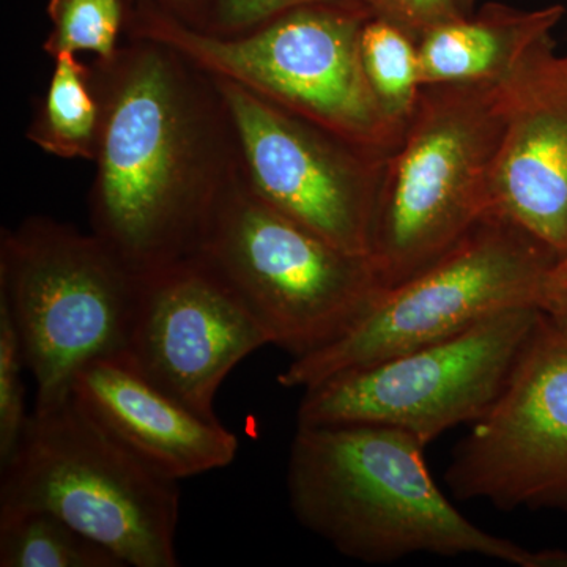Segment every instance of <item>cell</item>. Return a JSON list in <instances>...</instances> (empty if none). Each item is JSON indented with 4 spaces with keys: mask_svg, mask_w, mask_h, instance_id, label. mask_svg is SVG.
Returning <instances> with one entry per match:
<instances>
[{
    "mask_svg": "<svg viewBox=\"0 0 567 567\" xmlns=\"http://www.w3.org/2000/svg\"><path fill=\"white\" fill-rule=\"evenodd\" d=\"M128 37L92 66L103 118L89 212L92 233L147 276L197 252L238 153L215 81L173 48Z\"/></svg>",
    "mask_w": 567,
    "mask_h": 567,
    "instance_id": "6da1fadb",
    "label": "cell"
},
{
    "mask_svg": "<svg viewBox=\"0 0 567 567\" xmlns=\"http://www.w3.org/2000/svg\"><path fill=\"white\" fill-rule=\"evenodd\" d=\"M425 446L393 425L297 424L286 475L295 518L368 565L431 554L528 567L532 551L477 527L436 486Z\"/></svg>",
    "mask_w": 567,
    "mask_h": 567,
    "instance_id": "7a4b0ae2",
    "label": "cell"
},
{
    "mask_svg": "<svg viewBox=\"0 0 567 567\" xmlns=\"http://www.w3.org/2000/svg\"><path fill=\"white\" fill-rule=\"evenodd\" d=\"M363 3L298 7L238 35L194 28L153 0H132L126 33L158 41L215 80L234 82L385 159L404 130L377 102L361 59Z\"/></svg>",
    "mask_w": 567,
    "mask_h": 567,
    "instance_id": "3957f363",
    "label": "cell"
},
{
    "mask_svg": "<svg viewBox=\"0 0 567 567\" xmlns=\"http://www.w3.org/2000/svg\"><path fill=\"white\" fill-rule=\"evenodd\" d=\"M499 84L425 85L380 166L368 256L385 289L450 252L492 207Z\"/></svg>",
    "mask_w": 567,
    "mask_h": 567,
    "instance_id": "277c9868",
    "label": "cell"
},
{
    "mask_svg": "<svg viewBox=\"0 0 567 567\" xmlns=\"http://www.w3.org/2000/svg\"><path fill=\"white\" fill-rule=\"evenodd\" d=\"M0 465V514L50 513L125 567L178 566L181 483L107 434L71 391L35 404L20 443Z\"/></svg>",
    "mask_w": 567,
    "mask_h": 567,
    "instance_id": "5b68a950",
    "label": "cell"
},
{
    "mask_svg": "<svg viewBox=\"0 0 567 567\" xmlns=\"http://www.w3.org/2000/svg\"><path fill=\"white\" fill-rule=\"evenodd\" d=\"M199 256L293 360L352 331L385 287L369 257L346 251L249 188L240 162L205 227Z\"/></svg>",
    "mask_w": 567,
    "mask_h": 567,
    "instance_id": "8992f818",
    "label": "cell"
},
{
    "mask_svg": "<svg viewBox=\"0 0 567 567\" xmlns=\"http://www.w3.org/2000/svg\"><path fill=\"white\" fill-rule=\"evenodd\" d=\"M142 276L95 234L32 216L0 238V301L37 383L35 404L70 394L96 358L125 353Z\"/></svg>",
    "mask_w": 567,
    "mask_h": 567,
    "instance_id": "52a82bcc",
    "label": "cell"
},
{
    "mask_svg": "<svg viewBox=\"0 0 567 567\" xmlns=\"http://www.w3.org/2000/svg\"><path fill=\"white\" fill-rule=\"evenodd\" d=\"M557 254L505 216L488 212L442 259L385 289L344 338L279 374V385L308 390L341 372L434 344L520 306L543 303Z\"/></svg>",
    "mask_w": 567,
    "mask_h": 567,
    "instance_id": "ba28073f",
    "label": "cell"
},
{
    "mask_svg": "<svg viewBox=\"0 0 567 567\" xmlns=\"http://www.w3.org/2000/svg\"><path fill=\"white\" fill-rule=\"evenodd\" d=\"M543 311L520 306L461 333L303 390L297 424H383L424 443L473 424L505 388Z\"/></svg>",
    "mask_w": 567,
    "mask_h": 567,
    "instance_id": "9c48e42d",
    "label": "cell"
},
{
    "mask_svg": "<svg viewBox=\"0 0 567 567\" xmlns=\"http://www.w3.org/2000/svg\"><path fill=\"white\" fill-rule=\"evenodd\" d=\"M445 481L462 502L567 513V331L544 312L494 405L454 450Z\"/></svg>",
    "mask_w": 567,
    "mask_h": 567,
    "instance_id": "30bf717a",
    "label": "cell"
},
{
    "mask_svg": "<svg viewBox=\"0 0 567 567\" xmlns=\"http://www.w3.org/2000/svg\"><path fill=\"white\" fill-rule=\"evenodd\" d=\"M212 80L226 104L249 188L331 244L369 257L383 159L234 82Z\"/></svg>",
    "mask_w": 567,
    "mask_h": 567,
    "instance_id": "8fae6325",
    "label": "cell"
},
{
    "mask_svg": "<svg viewBox=\"0 0 567 567\" xmlns=\"http://www.w3.org/2000/svg\"><path fill=\"white\" fill-rule=\"evenodd\" d=\"M267 346L259 320L199 256L142 276L125 354L194 412L218 417L215 399L224 380Z\"/></svg>",
    "mask_w": 567,
    "mask_h": 567,
    "instance_id": "7c38bea8",
    "label": "cell"
},
{
    "mask_svg": "<svg viewBox=\"0 0 567 567\" xmlns=\"http://www.w3.org/2000/svg\"><path fill=\"white\" fill-rule=\"evenodd\" d=\"M505 126L496 155L491 212L567 254V55L551 37L499 82Z\"/></svg>",
    "mask_w": 567,
    "mask_h": 567,
    "instance_id": "4fadbf2b",
    "label": "cell"
},
{
    "mask_svg": "<svg viewBox=\"0 0 567 567\" xmlns=\"http://www.w3.org/2000/svg\"><path fill=\"white\" fill-rule=\"evenodd\" d=\"M71 394L134 456L178 483L226 468L237 457L233 431L155 385L125 353L85 364Z\"/></svg>",
    "mask_w": 567,
    "mask_h": 567,
    "instance_id": "5bb4252c",
    "label": "cell"
},
{
    "mask_svg": "<svg viewBox=\"0 0 567 567\" xmlns=\"http://www.w3.org/2000/svg\"><path fill=\"white\" fill-rule=\"evenodd\" d=\"M561 6L518 10L487 3L476 14L446 22L417 41L423 85L499 84L550 37Z\"/></svg>",
    "mask_w": 567,
    "mask_h": 567,
    "instance_id": "9a60e30c",
    "label": "cell"
},
{
    "mask_svg": "<svg viewBox=\"0 0 567 567\" xmlns=\"http://www.w3.org/2000/svg\"><path fill=\"white\" fill-rule=\"evenodd\" d=\"M52 61L50 84L28 128L29 141L58 158L95 162L103 114L92 66L76 54H59Z\"/></svg>",
    "mask_w": 567,
    "mask_h": 567,
    "instance_id": "2e32d148",
    "label": "cell"
},
{
    "mask_svg": "<svg viewBox=\"0 0 567 567\" xmlns=\"http://www.w3.org/2000/svg\"><path fill=\"white\" fill-rule=\"evenodd\" d=\"M2 567H125L102 544L43 511L0 514Z\"/></svg>",
    "mask_w": 567,
    "mask_h": 567,
    "instance_id": "e0dca14e",
    "label": "cell"
},
{
    "mask_svg": "<svg viewBox=\"0 0 567 567\" xmlns=\"http://www.w3.org/2000/svg\"><path fill=\"white\" fill-rule=\"evenodd\" d=\"M360 48L365 78L379 106L388 121L404 130L424 89L416 41L371 17L361 31Z\"/></svg>",
    "mask_w": 567,
    "mask_h": 567,
    "instance_id": "ac0fdd59",
    "label": "cell"
},
{
    "mask_svg": "<svg viewBox=\"0 0 567 567\" xmlns=\"http://www.w3.org/2000/svg\"><path fill=\"white\" fill-rule=\"evenodd\" d=\"M132 0H50L51 32L43 50L59 54L91 52L99 62H111L121 51Z\"/></svg>",
    "mask_w": 567,
    "mask_h": 567,
    "instance_id": "d6986e66",
    "label": "cell"
},
{
    "mask_svg": "<svg viewBox=\"0 0 567 567\" xmlns=\"http://www.w3.org/2000/svg\"><path fill=\"white\" fill-rule=\"evenodd\" d=\"M24 352L9 309L0 301V464L13 454L29 423L22 382Z\"/></svg>",
    "mask_w": 567,
    "mask_h": 567,
    "instance_id": "ffe728a7",
    "label": "cell"
},
{
    "mask_svg": "<svg viewBox=\"0 0 567 567\" xmlns=\"http://www.w3.org/2000/svg\"><path fill=\"white\" fill-rule=\"evenodd\" d=\"M377 20L401 29L420 41L446 22L466 17L456 0H360Z\"/></svg>",
    "mask_w": 567,
    "mask_h": 567,
    "instance_id": "44dd1931",
    "label": "cell"
},
{
    "mask_svg": "<svg viewBox=\"0 0 567 567\" xmlns=\"http://www.w3.org/2000/svg\"><path fill=\"white\" fill-rule=\"evenodd\" d=\"M317 3H361L360 0H215L204 31L216 35H238L275 20L298 7Z\"/></svg>",
    "mask_w": 567,
    "mask_h": 567,
    "instance_id": "7402d4cb",
    "label": "cell"
},
{
    "mask_svg": "<svg viewBox=\"0 0 567 567\" xmlns=\"http://www.w3.org/2000/svg\"><path fill=\"white\" fill-rule=\"evenodd\" d=\"M540 311L567 331V254L555 262L548 275Z\"/></svg>",
    "mask_w": 567,
    "mask_h": 567,
    "instance_id": "603a6c76",
    "label": "cell"
},
{
    "mask_svg": "<svg viewBox=\"0 0 567 567\" xmlns=\"http://www.w3.org/2000/svg\"><path fill=\"white\" fill-rule=\"evenodd\" d=\"M153 2L194 28L205 29L210 21L215 0H153Z\"/></svg>",
    "mask_w": 567,
    "mask_h": 567,
    "instance_id": "cb8c5ba5",
    "label": "cell"
},
{
    "mask_svg": "<svg viewBox=\"0 0 567 567\" xmlns=\"http://www.w3.org/2000/svg\"><path fill=\"white\" fill-rule=\"evenodd\" d=\"M528 567H567V551H532V557H529Z\"/></svg>",
    "mask_w": 567,
    "mask_h": 567,
    "instance_id": "d4e9b609",
    "label": "cell"
},
{
    "mask_svg": "<svg viewBox=\"0 0 567 567\" xmlns=\"http://www.w3.org/2000/svg\"><path fill=\"white\" fill-rule=\"evenodd\" d=\"M458 9L462 10L464 14H472L473 7H475L476 0H456Z\"/></svg>",
    "mask_w": 567,
    "mask_h": 567,
    "instance_id": "484cf974",
    "label": "cell"
}]
</instances>
